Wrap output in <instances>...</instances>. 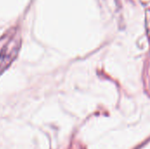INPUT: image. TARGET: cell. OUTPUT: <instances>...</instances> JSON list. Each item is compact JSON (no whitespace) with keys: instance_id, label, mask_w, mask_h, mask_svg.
Wrapping results in <instances>:
<instances>
[{"instance_id":"obj_1","label":"cell","mask_w":150,"mask_h":149,"mask_svg":"<svg viewBox=\"0 0 150 149\" xmlns=\"http://www.w3.org/2000/svg\"><path fill=\"white\" fill-rule=\"evenodd\" d=\"M17 43L14 40H9L0 47V74L10 65L17 53Z\"/></svg>"}]
</instances>
